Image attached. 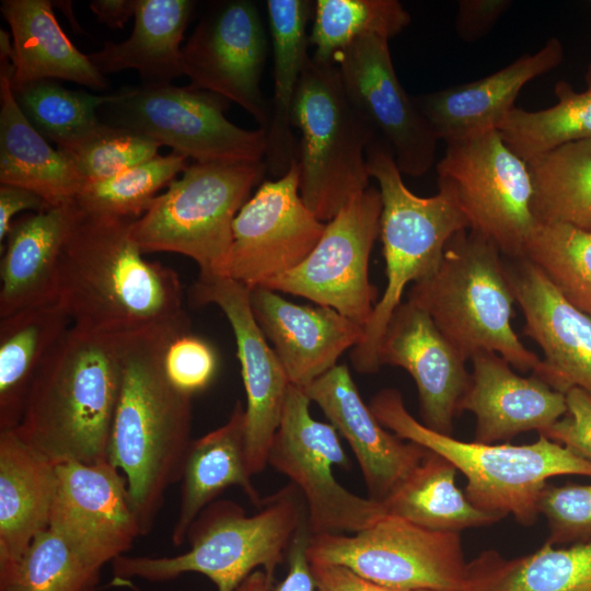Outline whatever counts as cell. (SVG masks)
Masks as SVG:
<instances>
[{
	"mask_svg": "<svg viewBox=\"0 0 591 591\" xmlns=\"http://www.w3.org/2000/svg\"><path fill=\"white\" fill-rule=\"evenodd\" d=\"M72 205L56 300L72 325L123 335L188 323L177 274L144 258L130 234L136 219L88 212Z\"/></svg>",
	"mask_w": 591,
	"mask_h": 591,
	"instance_id": "cell-1",
	"label": "cell"
},
{
	"mask_svg": "<svg viewBox=\"0 0 591 591\" xmlns=\"http://www.w3.org/2000/svg\"><path fill=\"white\" fill-rule=\"evenodd\" d=\"M188 323L123 334V380L108 462L126 479L141 535L152 530L166 490L181 480L192 439V397L169 379L163 363L170 338Z\"/></svg>",
	"mask_w": 591,
	"mask_h": 591,
	"instance_id": "cell-2",
	"label": "cell"
},
{
	"mask_svg": "<svg viewBox=\"0 0 591 591\" xmlns=\"http://www.w3.org/2000/svg\"><path fill=\"white\" fill-rule=\"evenodd\" d=\"M121 336L71 325L36 374L14 430L55 465L108 461Z\"/></svg>",
	"mask_w": 591,
	"mask_h": 591,
	"instance_id": "cell-3",
	"label": "cell"
},
{
	"mask_svg": "<svg viewBox=\"0 0 591 591\" xmlns=\"http://www.w3.org/2000/svg\"><path fill=\"white\" fill-rule=\"evenodd\" d=\"M305 515L304 500L292 484L263 499L253 515L234 501L215 500L190 525L187 552L170 557L121 555L112 561L114 579L159 582L197 572L218 591H235L262 568L273 584L276 568Z\"/></svg>",
	"mask_w": 591,
	"mask_h": 591,
	"instance_id": "cell-4",
	"label": "cell"
},
{
	"mask_svg": "<svg viewBox=\"0 0 591 591\" xmlns=\"http://www.w3.org/2000/svg\"><path fill=\"white\" fill-rule=\"evenodd\" d=\"M369 407L384 428L452 463L465 476L464 493L474 506L500 519L512 515L524 526L536 523L540 497L552 477H591V461L543 434L520 445L461 441L417 420L396 389L379 391Z\"/></svg>",
	"mask_w": 591,
	"mask_h": 591,
	"instance_id": "cell-5",
	"label": "cell"
},
{
	"mask_svg": "<svg viewBox=\"0 0 591 591\" xmlns=\"http://www.w3.org/2000/svg\"><path fill=\"white\" fill-rule=\"evenodd\" d=\"M498 247L470 229L448 242L438 267L412 285L408 301L422 309L467 361L490 351L521 372L536 371L541 359L517 336L515 302Z\"/></svg>",
	"mask_w": 591,
	"mask_h": 591,
	"instance_id": "cell-6",
	"label": "cell"
},
{
	"mask_svg": "<svg viewBox=\"0 0 591 591\" xmlns=\"http://www.w3.org/2000/svg\"><path fill=\"white\" fill-rule=\"evenodd\" d=\"M366 159L381 194L380 235L387 281L363 327L362 340L351 349L350 360L359 373L372 374L381 368L379 347L405 288L438 267L450 239L468 229V222L448 189L439 187L431 197L415 195L380 138L368 146Z\"/></svg>",
	"mask_w": 591,
	"mask_h": 591,
	"instance_id": "cell-7",
	"label": "cell"
},
{
	"mask_svg": "<svg viewBox=\"0 0 591 591\" xmlns=\"http://www.w3.org/2000/svg\"><path fill=\"white\" fill-rule=\"evenodd\" d=\"M300 131V196L321 221H329L369 187L366 151L378 137L347 94L335 63L309 57L292 108Z\"/></svg>",
	"mask_w": 591,
	"mask_h": 591,
	"instance_id": "cell-8",
	"label": "cell"
},
{
	"mask_svg": "<svg viewBox=\"0 0 591 591\" xmlns=\"http://www.w3.org/2000/svg\"><path fill=\"white\" fill-rule=\"evenodd\" d=\"M266 172L264 161L194 162L132 221L131 237L143 253L182 254L199 273H218L231 246L234 218Z\"/></svg>",
	"mask_w": 591,
	"mask_h": 591,
	"instance_id": "cell-9",
	"label": "cell"
},
{
	"mask_svg": "<svg viewBox=\"0 0 591 591\" xmlns=\"http://www.w3.org/2000/svg\"><path fill=\"white\" fill-rule=\"evenodd\" d=\"M229 101L190 85L141 84L115 93L101 108L112 126L167 146L199 163L264 161L266 129L241 128L224 115Z\"/></svg>",
	"mask_w": 591,
	"mask_h": 591,
	"instance_id": "cell-10",
	"label": "cell"
},
{
	"mask_svg": "<svg viewBox=\"0 0 591 591\" xmlns=\"http://www.w3.org/2000/svg\"><path fill=\"white\" fill-rule=\"evenodd\" d=\"M438 186L448 189L468 229L493 242L511 259L522 258L537 221L528 162L498 130L447 143L437 164Z\"/></svg>",
	"mask_w": 591,
	"mask_h": 591,
	"instance_id": "cell-11",
	"label": "cell"
},
{
	"mask_svg": "<svg viewBox=\"0 0 591 591\" xmlns=\"http://www.w3.org/2000/svg\"><path fill=\"white\" fill-rule=\"evenodd\" d=\"M308 556L402 590L462 591L468 566L460 533L387 514L357 533L311 535Z\"/></svg>",
	"mask_w": 591,
	"mask_h": 591,
	"instance_id": "cell-12",
	"label": "cell"
},
{
	"mask_svg": "<svg viewBox=\"0 0 591 591\" xmlns=\"http://www.w3.org/2000/svg\"><path fill=\"white\" fill-rule=\"evenodd\" d=\"M311 399L290 384L267 464L283 474L301 494L311 535L351 534L386 515L383 503L358 496L334 477L333 467L349 460L332 424L313 418Z\"/></svg>",
	"mask_w": 591,
	"mask_h": 591,
	"instance_id": "cell-13",
	"label": "cell"
},
{
	"mask_svg": "<svg viewBox=\"0 0 591 591\" xmlns=\"http://www.w3.org/2000/svg\"><path fill=\"white\" fill-rule=\"evenodd\" d=\"M381 211L380 190L368 187L326 222L321 240L299 266L259 287L305 298L364 327L378 302L369 259Z\"/></svg>",
	"mask_w": 591,
	"mask_h": 591,
	"instance_id": "cell-14",
	"label": "cell"
},
{
	"mask_svg": "<svg viewBox=\"0 0 591 591\" xmlns=\"http://www.w3.org/2000/svg\"><path fill=\"white\" fill-rule=\"evenodd\" d=\"M299 185L298 159L283 176L260 183L234 218L231 246L216 274L252 289L308 257L326 223L305 206Z\"/></svg>",
	"mask_w": 591,
	"mask_h": 591,
	"instance_id": "cell-15",
	"label": "cell"
},
{
	"mask_svg": "<svg viewBox=\"0 0 591 591\" xmlns=\"http://www.w3.org/2000/svg\"><path fill=\"white\" fill-rule=\"evenodd\" d=\"M266 39L257 7L235 0L206 14L182 47L189 85L236 103L264 129L270 120V104L260 90Z\"/></svg>",
	"mask_w": 591,
	"mask_h": 591,
	"instance_id": "cell-16",
	"label": "cell"
},
{
	"mask_svg": "<svg viewBox=\"0 0 591 591\" xmlns=\"http://www.w3.org/2000/svg\"><path fill=\"white\" fill-rule=\"evenodd\" d=\"M334 63L350 100L389 146L399 172L410 176L427 173L439 139L401 84L389 39L363 36L340 51Z\"/></svg>",
	"mask_w": 591,
	"mask_h": 591,
	"instance_id": "cell-17",
	"label": "cell"
},
{
	"mask_svg": "<svg viewBox=\"0 0 591 591\" xmlns=\"http://www.w3.org/2000/svg\"><path fill=\"white\" fill-rule=\"evenodd\" d=\"M250 291L248 287L229 277L199 273L190 296L198 305H217L234 334L246 393L247 457L255 475L268 465V452L280 424L290 383L255 320Z\"/></svg>",
	"mask_w": 591,
	"mask_h": 591,
	"instance_id": "cell-18",
	"label": "cell"
},
{
	"mask_svg": "<svg viewBox=\"0 0 591 591\" xmlns=\"http://www.w3.org/2000/svg\"><path fill=\"white\" fill-rule=\"evenodd\" d=\"M49 528L97 569L125 555L141 535L126 479L108 461L57 465Z\"/></svg>",
	"mask_w": 591,
	"mask_h": 591,
	"instance_id": "cell-19",
	"label": "cell"
},
{
	"mask_svg": "<svg viewBox=\"0 0 591 591\" xmlns=\"http://www.w3.org/2000/svg\"><path fill=\"white\" fill-rule=\"evenodd\" d=\"M378 360L380 367H399L410 374L418 392L421 424L452 436L471 373L466 360L422 309L408 300L398 305L381 340Z\"/></svg>",
	"mask_w": 591,
	"mask_h": 591,
	"instance_id": "cell-20",
	"label": "cell"
},
{
	"mask_svg": "<svg viewBox=\"0 0 591 591\" xmlns=\"http://www.w3.org/2000/svg\"><path fill=\"white\" fill-rule=\"evenodd\" d=\"M513 260L507 269L523 313V334L544 352L532 374L563 394L578 387L591 395V317L567 301L530 260Z\"/></svg>",
	"mask_w": 591,
	"mask_h": 591,
	"instance_id": "cell-21",
	"label": "cell"
},
{
	"mask_svg": "<svg viewBox=\"0 0 591 591\" xmlns=\"http://www.w3.org/2000/svg\"><path fill=\"white\" fill-rule=\"evenodd\" d=\"M250 290L255 320L293 386L304 390L362 340L363 326L331 308L296 304L265 287Z\"/></svg>",
	"mask_w": 591,
	"mask_h": 591,
	"instance_id": "cell-22",
	"label": "cell"
},
{
	"mask_svg": "<svg viewBox=\"0 0 591 591\" xmlns=\"http://www.w3.org/2000/svg\"><path fill=\"white\" fill-rule=\"evenodd\" d=\"M303 391L349 443L370 498L382 502L426 456L427 449L379 422L345 364H337Z\"/></svg>",
	"mask_w": 591,
	"mask_h": 591,
	"instance_id": "cell-23",
	"label": "cell"
},
{
	"mask_svg": "<svg viewBox=\"0 0 591 591\" xmlns=\"http://www.w3.org/2000/svg\"><path fill=\"white\" fill-rule=\"evenodd\" d=\"M561 42L552 37L534 54H524L482 79L414 96L418 109L445 143L498 130L524 85L560 65Z\"/></svg>",
	"mask_w": 591,
	"mask_h": 591,
	"instance_id": "cell-24",
	"label": "cell"
},
{
	"mask_svg": "<svg viewBox=\"0 0 591 591\" xmlns=\"http://www.w3.org/2000/svg\"><path fill=\"white\" fill-rule=\"evenodd\" d=\"M471 361V383L459 413L475 416L474 441L494 444L526 431L541 433L566 414L565 394L534 374L519 375L499 355L480 351Z\"/></svg>",
	"mask_w": 591,
	"mask_h": 591,
	"instance_id": "cell-25",
	"label": "cell"
},
{
	"mask_svg": "<svg viewBox=\"0 0 591 591\" xmlns=\"http://www.w3.org/2000/svg\"><path fill=\"white\" fill-rule=\"evenodd\" d=\"M72 218L70 202L12 223L0 248V318L56 302L59 263Z\"/></svg>",
	"mask_w": 591,
	"mask_h": 591,
	"instance_id": "cell-26",
	"label": "cell"
},
{
	"mask_svg": "<svg viewBox=\"0 0 591 591\" xmlns=\"http://www.w3.org/2000/svg\"><path fill=\"white\" fill-rule=\"evenodd\" d=\"M57 484V465L14 429L0 430V571L14 566L49 528Z\"/></svg>",
	"mask_w": 591,
	"mask_h": 591,
	"instance_id": "cell-27",
	"label": "cell"
},
{
	"mask_svg": "<svg viewBox=\"0 0 591 591\" xmlns=\"http://www.w3.org/2000/svg\"><path fill=\"white\" fill-rule=\"evenodd\" d=\"M12 76L11 59L0 57V183L32 190L49 207L68 205L83 181L23 114L12 92Z\"/></svg>",
	"mask_w": 591,
	"mask_h": 591,
	"instance_id": "cell-28",
	"label": "cell"
},
{
	"mask_svg": "<svg viewBox=\"0 0 591 591\" xmlns=\"http://www.w3.org/2000/svg\"><path fill=\"white\" fill-rule=\"evenodd\" d=\"M252 477L245 408L236 402L223 425L193 440L189 447L181 477V499L171 534L172 544L183 545L199 513L229 487L241 488L250 501L259 507L263 499Z\"/></svg>",
	"mask_w": 591,
	"mask_h": 591,
	"instance_id": "cell-29",
	"label": "cell"
},
{
	"mask_svg": "<svg viewBox=\"0 0 591 591\" xmlns=\"http://www.w3.org/2000/svg\"><path fill=\"white\" fill-rule=\"evenodd\" d=\"M0 9L12 34V88L44 79L106 88L104 76L60 27L50 1L2 0Z\"/></svg>",
	"mask_w": 591,
	"mask_h": 591,
	"instance_id": "cell-30",
	"label": "cell"
},
{
	"mask_svg": "<svg viewBox=\"0 0 591 591\" xmlns=\"http://www.w3.org/2000/svg\"><path fill=\"white\" fill-rule=\"evenodd\" d=\"M274 59V95L266 128L264 162L276 178L283 176L298 159L292 126V108L308 53V22L312 3L308 0L266 2Z\"/></svg>",
	"mask_w": 591,
	"mask_h": 591,
	"instance_id": "cell-31",
	"label": "cell"
},
{
	"mask_svg": "<svg viewBox=\"0 0 591 591\" xmlns=\"http://www.w3.org/2000/svg\"><path fill=\"white\" fill-rule=\"evenodd\" d=\"M193 8L190 0H136L130 36L88 57L102 76L135 69L142 84L170 83L184 74L181 43Z\"/></svg>",
	"mask_w": 591,
	"mask_h": 591,
	"instance_id": "cell-32",
	"label": "cell"
},
{
	"mask_svg": "<svg viewBox=\"0 0 591 591\" xmlns=\"http://www.w3.org/2000/svg\"><path fill=\"white\" fill-rule=\"evenodd\" d=\"M70 324L57 302L0 318V430L18 427L36 374Z\"/></svg>",
	"mask_w": 591,
	"mask_h": 591,
	"instance_id": "cell-33",
	"label": "cell"
},
{
	"mask_svg": "<svg viewBox=\"0 0 591 591\" xmlns=\"http://www.w3.org/2000/svg\"><path fill=\"white\" fill-rule=\"evenodd\" d=\"M462 591H591V542L506 558L495 549L468 561Z\"/></svg>",
	"mask_w": 591,
	"mask_h": 591,
	"instance_id": "cell-34",
	"label": "cell"
},
{
	"mask_svg": "<svg viewBox=\"0 0 591 591\" xmlns=\"http://www.w3.org/2000/svg\"><path fill=\"white\" fill-rule=\"evenodd\" d=\"M457 470L428 450L424 460L382 501L387 515L418 526L460 533L501 519L474 506L456 486Z\"/></svg>",
	"mask_w": 591,
	"mask_h": 591,
	"instance_id": "cell-35",
	"label": "cell"
},
{
	"mask_svg": "<svg viewBox=\"0 0 591 591\" xmlns=\"http://www.w3.org/2000/svg\"><path fill=\"white\" fill-rule=\"evenodd\" d=\"M537 223L591 232V139L564 143L528 161Z\"/></svg>",
	"mask_w": 591,
	"mask_h": 591,
	"instance_id": "cell-36",
	"label": "cell"
},
{
	"mask_svg": "<svg viewBox=\"0 0 591 591\" xmlns=\"http://www.w3.org/2000/svg\"><path fill=\"white\" fill-rule=\"evenodd\" d=\"M584 79L587 88L580 92L567 81H557V102L551 107H514L498 128L507 146L528 162L564 143L591 139V61Z\"/></svg>",
	"mask_w": 591,
	"mask_h": 591,
	"instance_id": "cell-37",
	"label": "cell"
},
{
	"mask_svg": "<svg viewBox=\"0 0 591 591\" xmlns=\"http://www.w3.org/2000/svg\"><path fill=\"white\" fill-rule=\"evenodd\" d=\"M409 23V13L397 0H317L309 36L312 58L334 63L355 40L368 35L390 39Z\"/></svg>",
	"mask_w": 591,
	"mask_h": 591,
	"instance_id": "cell-38",
	"label": "cell"
},
{
	"mask_svg": "<svg viewBox=\"0 0 591 591\" xmlns=\"http://www.w3.org/2000/svg\"><path fill=\"white\" fill-rule=\"evenodd\" d=\"M12 92L30 123L57 148L95 130L102 124L97 109L115 99V94L69 90L51 79L12 88Z\"/></svg>",
	"mask_w": 591,
	"mask_h": 591,
	"instance_id": "cell-39",
	"label": "cell"
},
{
	"mask_svg": "<svg viewBox=\"0 0 591 591\" xmlns=\"http://www.w3.org/2000/svg\"><path fill=\"white\" fill-rule=\"evenodd\" d=\"M524 258L573 306L591 317V232L563 223H537Z\"/></svg>",
	"mask_w": 591,
	"mask_h": 591,
	"instance_id": "cell-40",
	"label": "cell"
},
{
	"mask_svg": "<svg viewBox=\"0 0 591 591\" xmlns=\"http://www.w3.org/2000/svg\"><path fill=\"white\" fill-rule=\"evenodd\" d=\"M100 572L48 528L14 566L0 571V591H93Z\"/></svg>",
	"mask_w": 591,
	"mask_h": 591,
	"instance_id": "cell-41",
	"label": "cell"
},
{
	"mask_svg": "<svg viewBox=\"0 0 591 591\" xmlns=\"http://www.w3.org/2000/svg\"><path fill=\"white\" fill-rule=\"evenodd\" d=\"M187 160L175 151L158 154L116 176L84 184L73 201L88 212L137 219L149 208L157 193L186 170Z\"/></svg>",
	"mask_w": 591,
	"mask_h": 591,
	"instance_id": "cell-42",
	"label": "cell"
},
{
	"mask_svg": "<svg viewBox=\"0 0 591 591\" xmlns=\"http://www.w3.org/2000/svg\"><path fill=\"white\" fill-rule=\"evenodd\" d=\"M161 146L104 121L85 137L57 148L71 162L83 185L116 176L158 155Z\"/></svg>",
	"mask_w": 591,
	"mask_h": 591,
	"instance_id": "cell-43",
	"label": "cell"
},
{
	"mask_svg": "<svg viewBox=\"0 0 591 591\" xmlns=\"http://www.w3.org/2000/svg\"><path fill=\"white\" fill-rule=\"evenodd\" d=\"M538 511L547 523V543L563 546L591 542V485L547 483Z\"/></svg>",
	"mask_w": 591,
	"mask_h": 591,
	"instance_id": "cell-44",
	"label": "cell"
},
{
	"mask_svg": "<svg viewBox=\"0 0 591 591\" xmlns=\"http://www.w3.org/2000/svg\"><path fill=\"white\" fill-rule=\"evenodd\" d=\"M163 363L171 382L193 396L207 389L218 370L216 349L190 331L174 334L167 341Z\"/></svg>",
	"mask_w": 591,
	"mask_h": 591,
	"instance_id": "cell-45",
	"label": "cell"
},
{
	"mask_svg": "<svg viewBox=\"0 0 591 591\" xmlns=\"http://www.w3.org/2000/svg\"><path fill=\"white\" fill-rule=\"evenodd\" d=\"M565 395L566 414L538 434L591 461V395L578 387L570 389Z\"/></svg>",
	"mask_w": 591,
	"mask_h": 591,
	"instance_id": "cell-46",
	"label": "cell"
},
{
	"mask_svg": "<svg viewBox=\"0 0 591 591\" xmlns=\"http://www.w3.org/2000/svg\"><path fill=\"white\" fill-rule=\"evenodd\" d=\"M511 5V0H460L454 22L457 36L467 43L482 39Z\"/></svg>",
	"mask_w": 591,
	"mask_h": 591,
	"instance_id": "cell-47",
	"label": "cell"
},
{
	"mask_svg": "<svg viewBox=\"0 0 591 591\" xmlns=\"http://www.w3.org/2000/svg\"><path fill=\"white\" fill-rule=\"evenodd\" d=\"M306 515L299 525L288 549L287 575L279 582L273 583L268 591H317L308 556L311 532Z\"/></svg>",
	"mask_w": 591,
	"mask_h": 591,
	"instance_id": "cell-48",
	"label": "cell"
},
{
	"mask_svg": "<svg viewBox=\"0 0 591 591\" xmlns=\"http://www.w3.org/2000/svg\"><path fill=\"white\" fill-rule=\"evenodd\" d=\"M311 568L317 591H428L389 588L367 580L339 565L311 563Z\"/></svg>",
	"mask_w": 591,
	"mask_h": 591,
	"instance_id": "cell-49",
	"label": "cell"
},
{
	"mask_svg": "<svg viewBox=\"0 0 591 591\" xmlns=\"http://www.w3.org/2000/svg\"><path fill=\"white\" fill-rule=\"evenodd\" d=\"M49 208L47 202L37 194L23 187L1 184L0 185V248L12 227L13 218L20 211L33 210L34 212Z\"/></svg>",
	"mask_w": 591,
	"mask_h": 591,
	"instance_id": "cell-50",
	"label": "cell"
},
{
	"mask_svg": "<svg viewBox=\"0 0 591 591\" xmlns=\"http://www.w3.org/2000/svg\"><path fill=\"white\" fill-rule=\"evenodd\" d=\"M89 7L100 23L111 28H123L135 15L136 0H93Z\"/></svg>",
	"mask_w": 591,
	"mask_h": 591,
	"instance_id": "cell-51",
	"label": "cell"
},
{
	"mask_svg": "<svg viewBox=\"0 0 591 591\" xmlns=\"http://www.w3.org/2000/svg\"><path fill=\"white\" fill-rule=\"evenodd\" d=\"M270 587L265 571L258 569L246 577L235 591H268Z\"/></svg>",
	"mask_w": 591,
	"mask_h": 591,
	"instance_id": "cell-52",
	"label": "cell"
},
{
	"mask_svg": "<svg viewBox=\"0 0 591 591\" xmlns=\"http://www.w3.org/2000/svg\"><path fill=\"white\" fill-rule=\"evenodd\" d=\"M114 586L116 587H126L128 589H130L131 591H143L141 590L140 588H138L134 582L132 580H129V579H113V582H112Z\"/></svg>",
	"mask_w": 591,
	"mask_h": 591,
	"instance_id": "cell-53",
	"label": "cell"
}]
</instances>
